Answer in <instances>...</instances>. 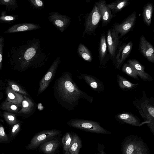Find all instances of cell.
Masks as SVG:
<instances>
[{"instance_id":"obj_14","label":"cell","mask_w":154,"mask_h":154,"mask_svg":"<svg viewBox=\"0 0 154 154\" xmlns=\"http://www.w3.org/2000/svg\"><path fill=\"white\" fill-rule=\"evenodd\" d=\"M115 118L119 121L128 124L140 127L146 124L144 121L141 122L140 120L135 115L128 112H123L116 115Z\"/></svg>"},{"instance_id":"obj_12","label":"cell","mask_w":154,"mask_h":154,"mask_svg":"<svg viewBox=\"0 0 154 154\" xmlns=\"http://www.w3.org/2000/svg\"><path fill=\"white\" fill-rule=\"evenodd\" d=\"M136 18V13L134 12L128 17L122 23L115 24L112 28L123 37L128 33L134 26Z\"/></svg>"},{"instance_id":"obj_24","label":"cell","mask_w":154,"mask_h":154,"mask_svg":"<svg viewBox=\"0 0 154 154\" xmlns=\"http://www.w3.org/2000/svg\"><path fill=\"white\" fill-rule=\"evenodd\" d=\"M130 3L129 0H118L107 5L113 14L121 11Z\"/></svg>"},{"instance_id":"obj_22","label":"cell","mask_w":154,"mask_h":154,"mask_svg":"<svg viewBox=\"0 0 154 154\" xmlns=\"http://www.w3.org/2000/svg\"><path fill=\"white\" fill-rule=\"evenodd\" d=\"M5 91L7 95L6 100L21 105L23 99V97L21 94L14 91L8 86L6 87Z\"/></svg>"},{"instance_id":"obj_36","label":"cell","mask_w":154,"mask_h":154,"mask_svg":"<svg viewBox=\"0 0 154 154\" xmlns=\"http://www.w3.org/2000/svg\"><path fill=\"white\" fill-rule=\"evenodd\" d=\"M9 138L6 134L3 125L1 124L0 125V143H6L8 142Z\"/></svg>"},{"instance_id":"obj_27","label":"cell","mask_w":154,"mask_h":154,"mask_svg":"<svg viewBox=\"0 0 154 154\" xmlns=\"http://www.w3.org/2000/svg\"><path fill=\"white\" fill-rule=\"evenodd\" d=\"M153 11V5L149 3L145 5L143 9V19L145 23L148 26H149L151 23Z\"/></svg>"},{"instance_id":"obj_11","label":"cell","mask_w":154,"mask_h":154,"mask_svg":"<svg viewBox=\"0 0 154 154\" xmlns=\"http://www.w3.org/2000/svg\"><path fill=\"white\" fill-rule=\"evenodd\" d=\"M133 46L132 42L119 47L116 54L113 63L117 69H120L121 65L131 53Z\"/></svg>"},{"instance_id":"obj_8","label":"cell","mask_w":154,"mask_h":154,"mask_svg":"<svg viewBox=\"0 0 154 154\" xmlns=\"http://www.w3.org/2000/svg\"><path fill=\"white\" fill-rule=\"evenodd\" d=\"M49 21L62 32H64L70 24V18L56 11L50 12L48 16Z\"/></svg>"},{"instance_id":"obj_28","label":"cell","mask_w":154,"mask_h":154,"mask_svg":"<svg viewBox=\"0 0 154 154\" xmlns=\"http://www.w3.org/2000/svg\"><path fill=\"white\" fill-rule=\"evenodd\" d=\"M79 55L85 61L90 62L92 61L91 54L88 48L82 43H80L77 50Z\"/></svg>"},{"instance_id":"obj_33","label":"cell","mask_w":154,"mask_h":154,"mask_svg":"<svg viewBox=\"0 0 154 154\" xmlns=\"http://www.w3.org/2000/svg\"><path fill=\"white\" fill-rule=\"evenodd\" d=\"M0 5H5L8 11H14L18 7L17 0H0Z\"/></svg>"},{"instance_id":"obj_40","label":"cell","mask_w":154,"mask_h":154,"mask_svg":"<svg viewBox=\"0 0 154 154\" xmlns=\"http://www.w3.org/2000/svg\"><path fill=\"white\" fill-rule=\"evenodd\" d=\"M64 154H70L69 151H65V152Z\"/></svg>"},{"instance_id":"obj_7","label":"cell","mask_w":154,"mask_h":154,"mask_svg":"<svg viewBox=\"0 0 154 154\" xmlns=\"http://www.w3.org/2000/svg\"><path fill=\"white\" fill-rule=\"evenodd\" d=\"M101 20L99 10L95 4L92 11L88 14L85 18L83 36L85 34L91 35L93 33L98 27Z\"/></svg>"},{"instance_id":"obj_31","label":"cell","mask_w":154,"mask_h":154,"mask_svg":"<svg viewBox=\"0 0 154 154\" xmlns=\"http://www.w3.org/2000/svg\"><path fill=\"white\" fill-rule=\"evenodd\" d=\"M2 115L6 122L11 126H13L20 122L14 113L5 111L3 112Z\"/></svg>"},{"instance_id":"obj_38","label":"cell","mask_w":154,"mask_h":154,"mask_svg":"<svg viewBox=\"0 0 154 154\" xmlns=\"http://www.w3.org/2000/svg\"><path fill=\"white\" fill-rule=\"evenodd\" d=\"M4 38L2 36L0 38V70H2L3 58Z\"/></svg>"},{"instance_id":"obj_13","label":"cell","mask_w":154,"mask_h":154,"mask_svg":"<svg viewBox=\"0 0 154 154\" xmlns=\"http://www.w3.org/2000/svg\"><path fill=\"white\" fill-rule=\"evenodd\" d=\"M139 47L144 57L150 62L154 63V48L143 35L140 38Z\"/></svg>"},{"instance_id":"obj_29","label":"cell","mask_w":154,"mask_h":154,"mask_svg":"<svg viewBox=\"0 0 154 154\" xmlns=\"http://www.w3.org/2000/svg\"><path fill=\"white\" fill-rule=\"evenodd\" d=\"M19 16L14 14H7L6 11L1 12L0 16V22L2 23L11 24L18 18Z\"/></svg>"},{"instance_id":"obj_5","label":"cell","mask_w":154,"mask_h":154,"mask_svg":"<svg viewBox=\"0 0 154 154\" xmlns=\"http://www.w3.org/2000/svg\"><path fill=\"white\" fill-rule=\"evenodd\" d=\"M67 124L73 128L90 132L106 134L112 133L102 127L99 122L93 121L73 119L68 121Z\"/></svg>"},{"instance_id":"obj_20","label":"cell","mask_w":154,"mask_h":154,"mask_svg":"<svg viewBox=\"0 0 154 154\" xmlns=\"http://www.w3.org/2000/svg\"><path fill=\"white\" fill-rule=\"evenodd\" d=\"M23 97L21 109L17 114L26 118L27 116H29V115L33 111L35 104L32 100L27 96L24 95Z\"/></svg>"},{"instance_id":"obj_25","label":"cell","mask_w":154,"mask_h":154,"mask_svg":"<svg viewBox=\"0 0 154 154\" xmlns=\"http://www.w3.org/2000/svg\"><path fill=\"white\" fill-rule=\"evenodd\" d=\"M72 136V141L69 151L70 154H79L82 147L81 140L76 134L74 133Z\"/></svg>"},{"instance_id":"obj_4","label":"cell","mask_w":154,"mask_h":154,"mask_svg":"<svg viewBox=\"0 0 154 154\" xmlns=\"http://www.w3.org/2000/svg\"><path fill=\"white\" fill-rule=\"evenodd\" d=\"M121 145L122 154H149L147 145L140 137L137 135L126 137Z\"/></svg>"},{"instance_id":"obj_6","label":"cell","mask_w":154,"mask_h":154,"mask_svg":"<svg viewBox=\"0 0 154 154\" xmlns=\"http://www.w3.org/2000/svg\"><path fill=\"white\" fill-rule=\"evenodd\" d=\"M62 132L57 129H51L40 131L34 135L26 146L28 150H34L42 143L60 135Z\"/></svg>"},{"instance_id":"obj_19","label":"cell","mask_w":154,"mask_h":154,"mask_svg":"<svg viewBox=\"0 0 154 154\" xmlns=\"http://www.w3.org/2000/svg\"><path fill=\"white\" fill-rule=\"evenodd\" d=\"M128 63L134 68L139 77L145 81L149 82L153 80V78L145 70L144 66L135 59H130Z\"/></svg>"},{"instance_id":"obj_1","label":"cell","mask_w":154,"mask_h":154,"mask_svg":"<svg viewBox=\"0 0 154 154\" xmlns=\"http://www.w3.org/2000/svg\"><path fill=\"white\" fill-rule=\"evenodd\" d=\"M12 47L8 54L10 63L14 70L23 72L31 68H40L47 61V53L40 40L34 38Z\"/></svg>"},{"instance_id":"obj_30","label":"cell","mask_w":154,"mask_h":154,"mask_svg":"<svg viewBox=\"0 0 154 154\" xmlns=\"http://www.w3.org/2000/svg\"><path fill=\"white\" fill-rule=\"evenodd\" d=\"M122 71L129 76L139 80V77L133 66L128 63H125L122 68Z\"/></svg>"},{"instance_id":"obj_23","label":"cell","mask_w":154,"mask_h":154,"mask_svg":"<svg viewBox=\"0 0 154 154\" xmlns=\"http://www.w3.org/2000/svg\"><path fill=\"white\" fill-rule=\"evenodd\" d=\"M117 81L119 87L123 90H133L139 85L138 83H133L119 75H117Z\"/></svg>"},{"instance_id":"obj_16","label":"cell","mask_w":154,"mask_h":154,"mask_svg":"<svg viewBox=\"0 0 154 154\" xmlns=\"http://www.w3.org/2000/svg\"><path fill=\"white\" fill-rule=\"evenodd\" d=\"M80 76L94 91L103 92L105 86L103 83L94 75L84 73H80Z\"/></svg>"},{"instance_id":"obj_9","label":"cell","mask_w":154,"mask_h":154,"mask_svg":"<svg viewBox=\"0 0 154 154\" xmlns=\"http://www.w3.org/2000/svg\"><path fill=\"white\" fill-rule=\"evenodd\" d=\"M60 61V57L54 61L47 72L41 80L38 91V94L42 93L48 87L53 79Z\"/></svg>"},{"instance_id":"obj_35","label":"cell","mask_w":154,"mask_h":154,"mask_svg":"<svg viewBox=\"0 0 154 154\" xmlns=\"http://www.w3.org/2000/svg\"><path fill=\"white\" fill-rule=\"evenodd\" d=\"M31 6L33 8L41 9L44 7V2L41 0H28Z\"/></svg>"},{"instance_id":"obj_10","label":"cell","mask_w":154,"mask_h":154,"mask_svg":"<svg viewBox=\"0 0 154 154\" xmlns=\"http://www.w3.org/2000/svg\"><path fill=\"white\" fill-rule=\"evenodd\" d=\"M120 36L112 28L109 29L107 33V44L110 58L113 60L119 44Z\"/></svg>"},{"instance_id":"obj_37","label":"cell","mask_w":154,"mask_h":154,"mask_svg":"<svg viewBox=\"0 0 154 154\" xmlns=\"http://www.w3.org/2000/svg\"><path fill=\"white\" fill-rule=\"evenodd\" d=\"M21 127V123L16 124L13 126L10 133L11 138L14 139L20 131Z\"/></svg>"},{"instance_id":"obj_3","label":"cell","mask_w":154,"mask_h":154,"mask_svg":"<svg viewBox=\"0 0 154 154\" xmlns=\"http://www.w3.org/2000/svg\"><path fill=\"white\" fill-rule=\"evenodd\" d=\"M133 103L146 122L154 137V97H149L144 91Z\"/></svg>"},{"instance_id":"obj_32","label":"cell","mask_w":154,"mask_h":154,"mask_svg":"<svg viewBox=\"0 0 154 154\" xmlns=\"http://www.w3.org/2000/svg\"><path fill=\"white\" fill-rule=\"evenodd\" d=\"M8 86L14 91L24 95H28L27 92L17 83L11 80H7Z\"/></svg>"},{"instance_id":"obj_15","label":"cell","mask_w":154,"mask_h":154,"mask_svg":"<svg viewBox=\"0 0 154 154\" xmlns=\"http://www.w3.org/2000/svg\"><path fill=\"white\" fill-rule=\"evenodd\" d=\"M99 10L102 21V26H105L112 20L113 14L104 0H101L95 3Z\"/></svg>"},{"instance_id":"obj_21","label":"cell","mask_w":154,"mask_h":154,"mask_svg":"<svg viewBox=\"0 0 154 154\" xmlns=\"http://www.w3.org/2000/svg\"><path fill=\"white\" fill-rule=\"evenodd\" d=\"M107 47L105 35L103 33L101 36L99 49L100 64L102 66L104 65L107 61Z\"/></svg>"},{"instance_id":"obj_39","label":"cell","mask_w":154,"mask_h":154,"mask_svg":"<svg viewBox=\"0 0 154 154\" xmlns=\"http://www.w3.org/2000/svg\"><path fill=\"white\" fill-rule=\"evenodd\" d=\"M104 146L102 144L98 143L97 149L98 151V154H106L104 150Z\"/></svg>"},{"instance_id":"obj_2","label":"cell","mask_w":154,"mask_h":154,"mask_svg":"<svg viewBox=\"0 0 154 154\" xmlns=\"http://www.w3.org/2000/svg\"><path fill=\"white\" fill-rule=\"evenodd\" d=\"M54 96L63 107L70 111L78 105L80 99H85L90 103L93 97L80 89L73 80L72 74L63 73L55 82L53 87Z\"/></svg>"},{"instance_id":"obj_34","label":"cell","mask_w":154,"mask_h":154,"mask_svg":"<svg viewBox=\"0 0 154 154\" xmlns=\"http://www.w3.org/2000/svg\"><path fill=\"white\" fill-rule=\"evenodd\" d=\"M72 140V135L69 132L66 133L61 139L63 149L65 151H68Z\"/></svg>"},{"instance_id":"obj_17","label":"cell","mask_w":154,"mask_h":154,"mask_svg":"<svg viewBox=\"0 0 154 154\" xmlns=\"http://www.w3.org/2000/svg\"><path fill=\"white\" fill-rule=\"evenodd\" d=\"M41 27L39 24L31 23H23L14 24L3 32L4 34H9L40 29Z\"/></svg>"},{"instance_id":"obj_26","label":"cell","mask_w":154,"mask_h":154,"mask_svg":"<svg viewBox=\"0 0 154 154\" xmlns=\"http://www.w3.org/2000/svg\"><path fill=\"white\" fill-rule=\"evenodd\" d=\"M21 107V105L15 104L6 100L1 104L0 106L2 110L14 114H17Z\"/></svg>"},{"instance_id":"obj_18","label":"cell","mask_w":154,"mask_h":154,"mask_svg":"<svg viewBox=\"0 0 154 154\" xmlns=\"http://www.w3.org/2000/svg\"><path fill=\"white\" fill-rule=\"evenodd\" d=\"M60 143V140L57 136L41 144L39 148L45 154H53L58 149Z\"/></svg>"}]
</instances>
